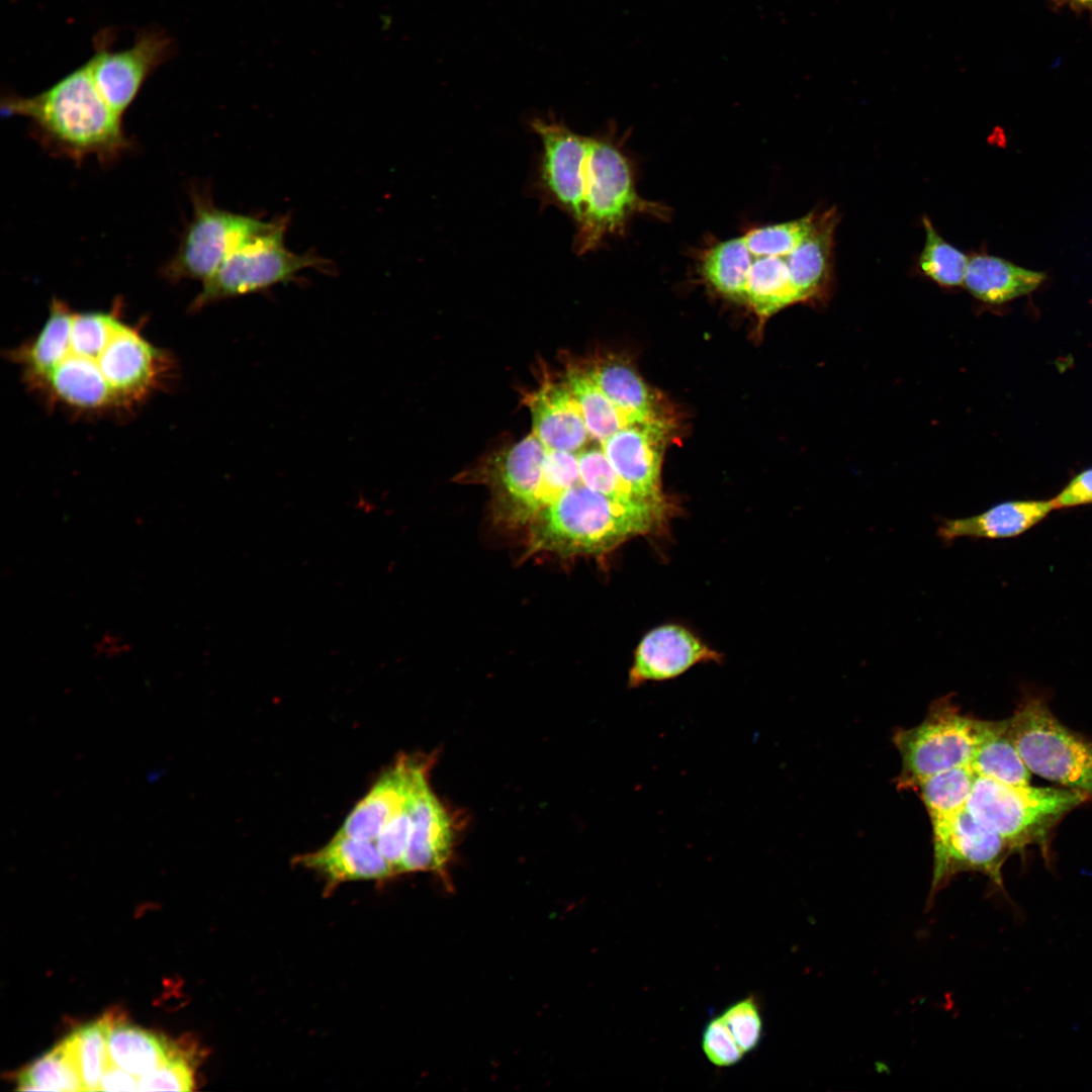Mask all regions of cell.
<instances>
[{
	"instance_id": "cell-1",
	"label": "cell",
	"mask_w": 1092,
	"mask_h": 1092,
	"mask_svg": "<svg viewBox=\"0 0 1092 1092\" xmlns=\"http://www.w3.org/2000/svg\"><path fill=\"white\" fill-rule=\"evenodd\" d=\"M27 388L79 417L126 414L170 380L174 361L138 326L110 311H75L53 299L40 330L8 350Z\"/></svg>"
},
{
	"instance_id": "cell-2",
	"label": "cell",
	"mask_w": 1092,
	"mask_h": 1092,
	"mask_svg": "<svg viewBox=\"0 0 1092 1092\" xmlns=\"http://www.w3.org/2000/svg\"><path fill=\"white\" fill-rule=\"evenodd\" d=\"M0 105L3 115L28 118L49 149L77 161H112L130 146L122 116L99 93L87 62L36 95L7 92Z\"/></svg>"
},
{
	"instance_id": "cell-3",
	"label": "cell",
	"mask_w": 1092,
	"mask_h": 1092,
	"mask_svg": "<svg viewBox=\"0 0 1092 1092\" xmlns=\"http://www.w3.org/2000/svg\"><path fill=\"white\" fill-rule=\"evenodd\" d=\"M675 507L612 499L581 482L543 507L530 521L528 550L560 556L600 555L627 540L662 530Z\"/></svg>"
},
{
	"instance_id": "cell-4",
	"label": "cell",
	"mask_w": 1092,
	"mask_h": 1092,
	"mask_svg": "<svg viewBox=\"0 0 1092 1092\" xmlns=\"http://www.w3.org/2000/svg\"><path fill=\"white\" fill-rule=\"evenodd\" d=\"M581 187L582 212L573 237L577 255L595 251L608 237L622 234L635 213L662 217L666 211L638 195L629 160L607 135L587 139Z\"/></svg>"
},
{
	"instance_id": "cell-5",
	"label": "cell",
	"mask_w": 1092,
	"mask_h": 1092,
	"mask_svg": "<svg viewBox=\"0 0 1092 1092\" xmlns=\"http://www.w3.org/2000/svg\"><path fill=\"white\" fill-rule=\"evenodd\" d=\"M1087 801L1088 796L1063 787L1009 786L977 775L966 809L1016 852L1037 845L1046 858L1054 829Z\"/></svg>"
},
{
	"instance_id": "cell-6",
	"label": "cell",
	"mask_w": 1092,
	"mask_h": 1092,
	"mask_svg": "<svg viewBox=\"0 0 1092 1092\" xmlns=\"http://www.w3.org/2000/svg\"><path fill=\"white\" fill-rule=\"evenodd\" d=\"M287 225V217L272 219L245 239L202 282L189 309L194 312L219 300L290 282L304 269H331V262L313 251L296 254L288 250L284 244Z\"/></svg>"
},
{
	"instance_id": "cell-7",
	"label": "cell",
	"mask_w": 1092,
	"mask_h": 1092,
	"mask_svg": "<svg viewBox=\"0 0 1092 1092\" xmlns=\"http://www.w3.org/2000/svg\"><path fill=\"white\" fill-rule=\"evenodd\" d=\"M995 722L964 715L950 695L933 701L918 725L893 735L902 760L898 789L914 790L928 777L970 765Z\"/></svg>"
},
{
	"instance_id": "cell-8",
	"label": "cell",
	"mask_w": 1092,
	"mask_h": 1092,
	"mask_svg": "<svg viewBox=\"0 0 1092 1092\" xmlns=\"http://www.w3.org/2000/svg\"><path fill=\"white\" fill-rule=\"evenodd\" d=\"M1008 732L1031 772L1092 800V741L1065 726L1042 698L1025 696Z\"/></svg>"
},
{
	"instance_id": "cell-9",
	"label": "cell",
	"mask_w": 1092,
	"mask_h": 1092,
	"mask_svg": "<svg viewBox=\"0 0 1092 1092\" xmlns=\"http://www.w3.org/2000/svg\"><path fill=\"white\" fill-rule=\"evenodd\" d=\"M191 197L192 219L177 251L162 268L163 277L172 282L183 279L204 282L234 249L266 222L216 207L210 194L204 191L193 189Z\"/></svg>"
},
{
	"instance_id": "cell-10",
	"label": "cell",
	"mask_w": 1092,
	"mask_h": 1092,
	"mask_svg": "<svg viewBox=\"0 0 1092 1092\" xmlns=\"http://www.w3.org/2000/svg\"><path fill=\"white\" fill-rule=\"evenodd\" d=\"M933 872L926 907L958 875L983 874L1005 893L1002 868L1016 852L1002 836L977 821L965 808L932 822Z\"/></svg>"
},
{
	"instance_id": "cell-11",
	"label": "cell",
	"mask_w": 1092,
	"mask_h": 1092,
	"mask_svg": "<svg viewBox=\"0 0 1092 1092\" xmlns=\"http://www.w3.org/2000/svg\"><path fill=\"white\" fill-rule=\"evenodd\" d=\"M114 35L112 28L99 30L93 38L94 54L87 63L99 93L122 116L146 80L176 55L177 48L175 40L157 26L141 29L132 46L121 51H112Z\"/></svg>"
},
{
	"instance_id": "cell-12",
	"label": "cell",
	"mask_w": 1092,
	"mask_h": 1092,
	"mask_svg": "<svg viewBox=\"0 0 1092 1092\" xmlns=\"http://www.w3.org/2000/svg\"><path fill=\"white\" fill-rule=\"evenodd\" d=\"M530 128L541 141L532 192L542 205H552L578 223L582 212L581 171L587 138L554 115L534 117Z\"/></svg>"
},
{
	"instance_id": "cell-13",
	"label": "cell",
	"mask_w": 1092,
	"mask_h": 1092,
	"mask_svg": "<svg viewBox=\"0 0 1092 1092\" xmlns=\"http://www.w3.org/2000/svg\"><path fill=\"white\" fill-rule=\"evenodd\" d=\"M430 762L429 758L399 756L356 804L337 833L374 841L390 819L412 806L418 789L428 780Z\"/></svg>"
},
{
	"instance_id": "cell-14",
	"label": "cell",
	"mask_w": 1092,
	"mask_h": 1092,
	"mask_svg": "<svg viewBox=\"0 0 1092 1092\" xmlns=\"http://www.w3.org/2000/svg\"><path fill=\"white\" fill-rule=\"evenodd\" d=\"M546 453L547 448L531 433L497 458L489 476L496 519L519 527L528 525L539 512Z\"/></svg>"
},
{
	"instance_id": "cell-15",
	"label": "cell",
	"mask_w": 1092,
	"mask_h": 1092,
	"mask_svg": "<svg viewBox=\"0 0 1092 1092\" xmlns=\"http://www.w3.org/2000/svg\"><path fill=\"white\" fill-rule=\"evenodd\" d=\"M670 430V422H640L626 426L601 443L620 478L645 499L666 500L661 491L660 470Z\"/></svg>"
},
{
	"instance_id": "cell-16",
	"label": "cell",
	"mask_w": 1092,
	"mask_h": 1092,
	"mask_svg": "<svg viewBox=\"0 0 1092 1092\" xmlns=\"http://www.w3.org/2000/svg\"><path fill=\"white\" fill-rule=\"evenodd\" d=\"M722 655L682 626L667 624L649 631L638 644L628 686L674 678L696 664L720 662Z\"/></svg>"
},
{
	"instance_id": "cell-17",
	"label": "cell",
	"mask_w": 1092,
	"mask_h": 1092,
	"mask_svg": "<svg viewBox=\"0 0 1092 1092\" xmlns=\"http://www.w3.org/2000/svg\"><path fill=\"white\" fill-rule=\"evenodd\" d=\"M455 837L453 817L438 800L426 780L411 806V832L400 874H444Z\"/></svg>"
},
{
	"instance_id": "cell-18",
	"label": "cell",
	"mask_w": 1092,
	"mask_h": 1092,
	"mask_svg": "<svg viewBox=\"0 0 1092 1092\" xmlns=\"http://www.w3.org/2000/svg\"><path fill=\"white\" fill-rule=\"evenodd\" d=\"M295 862L322 877L327 892L347 882L385 881L395 876L374 841L339 833L317 850L297 856Z\"/></svg>"
},
{
	"instance_id": "cell-19",
	"label": "cell",
	"mask_w": 1092,
	"mask_h": 1092,
	"mask_svg": "<svg viewBox=\"0 0 1092 1092\" xmlns=\"http://www.w3.org/2000/svg\"><path fill=\"white\" fill-rule=\"evenodd\" d=\"M532 433L548 450L576 452L589 437L580 407L566 382L545 381L526 395Z\"/></svg>"
},
{
	"instance_id": "cell-20",
	"label": "cell",
	"mask_w": 1092,
	"mask_h": 1092,
	"mask_svg": "<svg viewBox=\"0 0 1092 1092\" xmlns=\"http://www.w3.org/2000/svg\"><path fill=\"white\" fill-rule=\"evenodd\" d=\"M733 254L745 279L744 302L761 317L797 302L789 257L787 255L754 254L749 252L741 237L730 239Z\"/></svg>"
},
{
	"instance_id": "cell-21",
	"label": "cell",
	"mask_w": 1092,
	"mask_h": 1092,
	"mask_svg": "<svg viewBox=\"0 0 1092 1092\" xmlns=\"http://www.w3.org/2000/svg\"><path fill=\"white\" fill-rule=\"evenodd\" d=\"M1052 509V500L1005 502L975 516L941 519L937 535L945 544L960 538L1014 537L1041 521Z\"/></svg>"
},
{
	"instance_id": "cell-22",
	"label": "cell",
	"mask_w": 1092,
	"mask_h": 1092,
	"mask_svg": "<svg viewBox=\"0 0 1092 1092\" xmlns=\"http://www.w3.org/2000/svg\"><path fill=\"white\" fill-rule=\"evenodd\" d=\"M838 219L834 208L817 213L809 235L790 254L791 283L797 302L825 292L831 277L833 238Z\"/></svg>"
},
{
	"instance_id": "cell-23",
	"label": "cell",
	"mask_w": 1092,
	"mask_h": 1092,
	"mask_svg": "<svg viewBox=\"0 0 1092 1092\" xmlns=\"http://www.w3.org/2000/svg\"><path fill=\"white\" fill-rule=\"evenodd\" d=\"M1044 279L1043 272L1017 266L997 256L975 254L969 258L964 285L976 298L1000 304L1030 293Z\"/></svg>"
},
{
	"instance_id": "cell-24",
	"label": "cell",
	"mask_w": 1092,
	"mask_h": 1092,
	"mask_svg": "<svg viewBox=\"0 0 1092 1092\" xmlns=\"http://www.w3.org/2000/svg\"><path fill=\"white\" fill-rule=\"evenodd\" d=\"M583 369L618 407L649 421L670 422L655 393L622 359L602 358Z\"/></svg>"
},
{
	"instance_id": "cell-25",
	"label": "cell",
	"mask_w": 1092,
	"mask_h": 1092,
	"mask_svg": "<svg viewBox=\"0 0 1092 1092\" xmlns=\"http://www.w3.org/2000/svg\"><path fill=\"white\" fill-rule=\"evenodd\" d=\"M564 381L580 407L589 437L600 443L626 426L649 421L618 407L583 368L569 366Z\"/></svg>"
},
{
	"instance_id": "cell-26",
	"label": "cell",
	"mask_w": 1092,
	"mask_h": 1092,
	"mask_svg": "<svg viewBox=\"0 0 1092 1092\" xmlns=\"http://www.w3.org/2000/svg\"><path fill=\"white\" fill-rule=\"evenodd\" d=\"M176 1048L140 1027L110 1016L108 1055L110 1061L140 1078L158 1068Z\"/></svg>"
},
{
	"instance_id": "cell-27",
	"label": "cell",
	"mask_w": 1092,
	"mask_h": 1092,
	"mask_svg": "<svg viewBox=\"0 0 1092 1092\" xmlns=\"http://www.w3.org/2000/svg\"><path fill=\"white\" fill-rule=\"evenodd\" d=\"M970 766L976 775L1009 786L1030 785L1031 771L1008 732V719L996 721L977 748Z\"/></svg>"
},
{
	"instance_id": "cell-28",
	"label": "cell",
	"mask_w": 1092,
	"mask_h": 1092,
	"mask_svg": "<svg viewBox=\"0 0 1092 1092\" xmlns=\"http://www.w3.org/2000/svg\"><path fill=\"white\" fill-rule=\"evenodd\" d=\"M18 1089L57 1092L85 1091L69 1036L19 1074Z\"/></svg>"
},
{
	"instance_id": "cell-29",
	"label": "cell",
	"mask_w": 1092,
	"mask_h": 1092,
	"mask_svg": "<svg viewBox=\"0 0 1092 1092\" xmlns=\"http://www.w3.org/2000/svg\"><path fill=\"white\" fill-rule=\"evenodd\" d=\"M976 772L970 765L946 769L920 782L916 791L930 822L947 818L966 808Z\"/></svg>"
},
{
	"instance_id": "cell-30",
	"label": "cell",
	"mask_w": 1092,
	"mask_h": 1092,
	"mask_svg": "<svg viewBox=\"0 0 1092 1092\" xmlns=\"http://www.w3.org/2000/svg\"><path fill=\"white\" fill-rule=\"evenodd\" d=\"M922 222L925 243L918 259L920 270L941 286L956 287L964 284L969 257L944 241L928 217L924 216Z\"/></svg>"
},
{
	"instance_id": "cell-31",
	"label": "cell",
	"mask_w": 1092,
	"mask_h": 1092,
	"mask_svg": "<svg viewBox=\"0 0 1092 1092\" xmlns=\"http://www.w3.org/2000/svg\"><path fill=\"white\" fill-rule=\"evenodd\" d=\"M109 1024L110 1016H104L69 1035L85 1091L100 1090L101 1078L109 1062Z\"/></svg>"
},
{
	"instance_id": "cell-32",
	"label": "cell",
	"mask_w": 1092,
	"mask_h": 1092,
	"mask_svg": "<svg viewBox=\"0 0 1092 1092\" xmlns=\"http://www.w3.org/2000/svg\"><path fill=\"white\" fill-rule=\"evenodd\" d=\"M580 482L612 499L630 504H660L637 495L617 474L603 449L589 448L577 454Z\"/></svg>"
},
{
	"instance_id": "cell-33",
	"label": "cell",
	"mask_w": 1092,
	"mask_h": 1092,
	"mask_svg": "<svg viewBox=\"0 0 1092 1092\" xmlns=\"http://www.w3.org/2000/svg\"><path fill=\"white\" fill-rule=\"evenodd\" d=\"M578 483H580V476L577 454L547 449L539 492L540 510L563 491Z\"/></svg>"
},
{
	"instance_id": "cell-34",
	"label": "cell",
	"mask_w": 1092,
	"mask_h": 1092,
	"mask_svg": "<svg viewBox=\"0 0 1092 1092\" xmlns=\"http://www.w3.org/2000/svg\"><path fill=\"white\" fill-rule=\"evenodd\" d=\"M194 1070L178 1049L153 1072L139 1078L138 1091H191Z\"/></svg>"
},
{
	"instance_id": "cell-35",
	"label": "cell",
	"mask_w": 1092,
	"mask_h": 1092,
	"mask_svg": "<svg viewBox=\"0 0 1092 1092\" xmlns=\"http://www.w3.org/2000/svg\"><path fill=\"white\" fill-rule=\"evenodd\" d=\"M721 1016L744 1054L759 1044L763 1027L759 1006L754 997L733 1003Z\"/></svg>"
},
{
	"instance_id": "cell-36",
	"label": "cell",
	"mask_w": 1092,
	"mask_h": 1092,
	"mask_svg": "<svg viewBox=\"0 0 1092 1092\" xmlns=\"http://www.w3.org/2000/svg\"><path fill=\"white\" fill-rule=\"evenodd\" d=\"M702 1048L709 1062L720 1068L736 1065L744 1055L722 1016L715 1017L706 1024L702 1034Z\"/></svg>"
},
{
	"instance_id": "cell-37",
	"label": "cell",
	"mask_w": 1092,
	"mask_h": 1092,
	"mask_svg": "<svg viewBox=\"0 0 1092 1092\" xmlns=\"http://www.w3.org/2000/svg\"><path fill=\"white\" fill-rule=\"evenodd\" d=\"M410 832L411 807L390 819L374 840L381 854L391 864L395 876L400 874Z\"/></svg>"
},
{
	"instance_id": "cell-38",
	"label": "cell",
	"mask_w": 1092,
	"mask_h": 1092,
	"mask_svg": "<svg viewBox=\"0 0 1092 1092\" xmlns=\"http://www.w3.org/2000/svg\"><path fill=\"white\" fill-rule=\"evenodd\" d=\"M1052 503L1054 509L1092 503V469L1076 476Z\"/></svg>"
},
{
	"instance_id": "cell-39",
	"label": "cell",
	"mask_w": 1092,
	"mask_h": 1092,
	"mask_svg": "<svg viewBox=\"0 0 1092 1092\" xmlns=\"http://www.w3.org/2000/svg\"><path fill=\"white\" fill-rule=\"evenodd\" d=\"M139 1078L113 1064L110 1059L100 1082L99 1091H136Z\"/></svg>"
},
{
	"instance_id": "cell-40",
	"label": "cell",
	"mask_w": 1092,
	"mask_h": 1092,
	"mask_svg": "<svg viewBox=\"0 0 1092 1092\" xmlns=\"http://www.w3.org/2000/svg\"><path fill=\"white\" fill-rule=\"evenodd\" d=\"M130 650V644L120 634L114 631H105L93 646L94 655L106 659L120 657Z\"/></svg>"
},
{
	"instance_id": "cell-41",
	"label": "cell",
	"mask_w": 1092,
	"mask_h": 1092,
	"mask_svg": "<svg viewBox=\"0 0 1092 1092\" xmlns=\"http://www.w3.org/2000/svg\"><path fill=\"white\" fill-rule=\"evenodd\" d=\"M1058 7H1068L1078 13H1087L1092 20V0H1053Z\"/></svg>"
}]
</instances>
